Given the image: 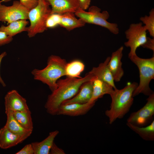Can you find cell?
I'll use <instances>...</instances> for the list:
<instances>
[{
	"instance_id": "6da1fadb",
	"label": "cell",
	"mask_w": 154,
	"mask_h": 154,
	"mask_svg": "<svg viewBox=\"0 0 154 154\" xmlns=\"http://www.w3.org/2000/svg\"><path fill=\"white\" fill-rule=\"evenodd\" d=\"M92 76L88 72L83 78L67 77L58 80L57 88L48 97L44 107L47 112L52 115H57L58 109L64 101L74 96L78 92L82 84L91 80Z\"/></svg>"
},
{
	"instance_id": "7a4b0ae2",
	"label": "cell",
	"mask_w": 154,
	"mask_h": 154,
	"mask_svg": "<svg viewBox=\"0 0 154 154\" xmlns=\"http://www.w3.org/2000/svg\"><path fill=\"white\" fill-rule=\"evenodd\" d=\"M138 85L135 82H129L122 89H114L110 95L111 98L110 109L105 112L110 124L117 119L122 118L128 112L133 103V92Z\"/></svg>"
},
{
	"instance_id": "3957f363",
	"label": "cell",
	"mask_w": 154,
	"mask_h": 154,
	"mask_svg": "<svg viewBox=\"0 0 154 154\" xmlns=\"http://www.w3.org/2000/svg\"><path fill=\"white\" fill-rule=\"evenodd\" d=\"M67 62L59 56L52 55L48 57L46 66L42 69H33L31 72L35 80L47 85L52 92L57 87V81L61 77L66 76Z\"/></svg>"
},
{
	"instance_id": "277c9868",
	"label": "cell",
	"mask_w": 154,
	"mask_h": 154,
	"mask_svg": "<svg viewBox=\"0 0 154 154\" xmlns=\"http://www.w3.org/2000/svg\"><path fill=\"white\" fill-rule=\"evenodd\" d=\"M137 67L139 76V84L134 91L133 97L142 93L149 96L153 92L149 87L151 81L154 79V56L143 58L136 54L128 57Z\"/></svg>"
},
{
	"instance_id": "5b68a950",
	"label": "cell",
	"mask_w": 154,
	"mask_h": 154,
	"mask_svg": "<svg viewBox=\"0 0 154 154\" xmlns=\"http://www.w3.org/2000/svg\"><path fill=\"white\" fill-rule=\"evenodd\" d=\"M46 0H38L37 5L30 10L28 19L30 25L27 27V35L29 38L35 36L47 30L46 23L51 14V8Z\"/></svg>"
},
{
	"instance_id": "8992f818",
	"label": "cell",
	"mask_w": 154,
	"mask_h": 154,
	"mask_svg": "<svg viewBox=\"0 0 154 154\" xmlns=\"http://www.w3.org/2000/svg\"><path fill=\"white\" fill-rule=\"evenodd\" d=\"M75 15L82 19L86 23H88L100 26L108 29L111 33L117 35L119 30L117 25L110 23L107 21L110 14L106 11L101 12V9L95 6H92L86 11L80 8L74 13Z\"/></svg>"
},
{
	"instance_id": "52a82bcc",
	"label": "cell",
	"mask_w": 154,
	"mask_h": 154,
	"mask_svg": "<svg viewBox=\"0 0 154 154\" xmlns=\"http://www.w3.org/2000/svg\"><path fill=\"white\" fill-rule=\"evenodd\" d=\"M146 32L141 22L131 24L125 31L126 37L128 40L124 43V45L130 48L128 57L136 54L137 48L145 42L147 38Z\"/></svg>"
},
{
	"instance_id": "ba28073f",
	"label": "cell",
	"mask_w": 154,
	"mask_h": 154,
	"mask_svg": "<svg viewBox=\"0 0 154 154\" xmlns=\"http://www.w3.org/2000/svg\"><path fill=\"white\" fill-rule=\"evenodd\" d=\"M30 10L23 5L19 1H15L12 5L7 6L0 3V21L11 23L20 20L28 19Z\"/></svg>"
},
{
	"instance_id": "9c48e42d",
	"label": "cell",
	"mask_w": 154,
	"mask_h": 154,
	"mask_svg": "<svg viewBox=\"0 0 154 154\" xmlns=\"http://www.w3.org/2000/svg\"><path fill=\"white\" fill-rule=\"evenodd\" d=\"M145 105L138 111L132 113L127 122L134 125L143 127L151 121L154 114V93L148 96Z\"/></svg>"
},
{
	"instance_id": "30bf717a",
	"label": "cell",
	"mask_w": 154,
	"mask_h": 154,
	"mask_svg": "<svg viewBox=\"0 0 154 154\" xmlns=\"http://www.w3.org/2000/svg\"><path fill=\"white\" fill-rule=\"evenodd\" d=\"M4 99L5 113L15 111L25 112L29 110L26 99L16 90L8 92Z\"/></svg>"
},
{
	"instance_id": "8fae6325",
	"label": "cell",
	"mask_w": 154,
	"mask_h": 154,
	"mask_svg": "<svg viewBox=\"0 0 154 154\" xmlns=\"http://www.w3.org/2000/svg\"><path fill=\"white\" fill-rule=\"evenodd\" d=\"M123 50V47L121 46L113 52L108 64V68L114 82L120 81L124 75L121 61Z\"/></svg>"
},
{
	"instance_id": "7c38bea8",
	"label": "cell",
	"mask_w": 154,
	"mask_h": 154,
	"mask_svg": "<svg viewBox=\"0 0 154 154\" xmlns=\"http://www.w3.org/2000/svg\"><path fill=\"white\" fill-rule=\"evenodd\" d=\"M94 104L88 102L84 104L74 103L61 104L58 109L57 115L72 117L84 115L88 112Z\"/></svg>"
},
{
	"instance_id": "4fadbf2b",
	"label": "cell",
	"mask_w": 154,
	"mask_h": 154,
	"mask_svg": "<svg viewBox=\"0 0 154 154\" xmlns=\"http://www.w3.org/2000/svg\"><path fill=\"white\" fill-rule=\"evenodd\" d=\"M51 6V14L75 13L80 8L78 0H46Z\"/></svg>"
},
{
	"instance_id": "5bb4252c",
	"label": "cell",
	"mask_w": 154,
	"mask_h": 154,
	"mask_svg": "<svg viewBox=\"0 0 154 154\" xmlns=\"http://www.w3.org/2000/svg\"><path fill=\"white\" fill-rule=\"evenodd\" d=\"M26 139L10 131L5 126L0 129V148L9 149L22 143Z\"/></svg>"
},
{
	"instance_id": "9a60e30c",
	"label": "cell",
	"mask_w": 154,
	"mask_h": 154,
	"mask_svg": "<svg viewBox=\"0 0 154 154\" xmlns=\"http://www.w3.org/2000/svg\"><path fill=\"white\" fill-rule=\"evenodd\" d=\"M93 92V80H92L83 83L77 93L74 96L64 101L62 104L74 103H86L90 101L92 98Z\"/></svg>"
},
{
	"instance_id": "2e32d148",
	"label": "cell",
	"mask_w": 154,
	"mask_h": 154,
	"mask_svg": "<svg viewBox=\"0 0 154 154\" xmlns=\"http://www.w3.org/2000/svg\"><path fill=\"white\" fill-rule=\"evenodd\" d=\"M110 57L107 58L104 61L100 63L98 66L93 67L89 72L92 76V78L100 79L112 86L114 89L116 88L112 75L108 68V64Z\"/></svg>"
},
{
	"instance_id": "e0dca14e",
	"label": "cell",
	"mask_w": 154,
	"mask_h": 154,
	"mask_svg": "<svg viewBox=\"0 0 154 154\" xmlns=\"http://www.w3.org/2000/svg\"><path fill=\"white\" fill-rule=\"evenodd\" d=\"M93 92L90 103L95 104L96 101L105 95H110L114 90L113 87L107 82L96 78H93Z\"/></svg>"
},
{
	"instance_id": "ac0fdd59",
	"label": "cell",
	"mask_w": 154,
	"mask_h": 154,
	"mask_svg": "<svg viewBox=\"0 0 154 154\" xmlns=\"http://www.w3.org/2000/svg\"><path fill=\"white\" fill-rule=\"evenodd\" d=\"M59 133L57 130L50 132L48 136L42 141L31 143L34 150V154H49L54 143V139Z\"/></svg>"
},
{
	"instance_id": "d6986e66",
	"label": "cell",
	"mask_w": 154,
	"mask_h": 154,
	"mask_svg": "<svg viewBox=\"0 0 154 154\" xmlns=\"http://www.w3.org/2000/svg\"><path fill=\"white\" fill-rule=\"evenodd\" d=\"M74 13L67 12L61 14L59 25L69 31L84 26L86 23L81 19H77Z\"/></svg>"
},
{
	"instance_id": "ffe728a7",
	"label": "cell",
	"mask_w": 154,
	"mask_h": 154,
	"mask_svg": "<svg viewBox=\"0 0 154 154\" xmlns=\"http://www.w3.org/2000/svg\"><path fill=\"white\" fill-rule=\"evenodd\" d=\"M29 21L26 20H20L13 22L7 26L0 27V31L5 33L7 35L13 37L17 34L27 31Z\"/></svg>"
},
{
	"instance_id": "44dd1931",
	"label": "cell",
	"mask_w": 154,
	"mask_h": 154,
	"mask_svg": "<svg viewBox=\"0 0 154 154\" xmlns=\"http://www.w3.org/2000/svg\"><path fill=\"white\" fill-rule=\"evenodd\" d=\"M5 114L7 120L4 126L12 132L23 136L26 139L31 135L33 131L23 127L14 118L13 112H8Z\"/></svg>"
},
{
	"instance_id": "7402d4cb",
	"label": "cell",
	"mask_w": 154,
	"mask_h": 154,
	"mask_svg": "<svg viewBox=\"0 0 154 154\" xmlns=\"http://www.w3.org/2000/svg\"><path fill=\"white\" fill-rule=\"evenodd\" d=\"M127 125L142 139L148 141L154 140V121L149 125L145 127H139L127 122Z\"/></svg>"
},
{
	"instance_id": "603a6c76",
	"label": "cell",
	"mask_w": 154,
	"mask_h": 154,
	"mask_svg": "<svg viewBox=\"0 0 154 154\" xmlns=\"http://www.w3.org/2000/svg\"><path fill=\"white\" fill-rule=\"evenodd\" d=\"M85 65L79 60H75L67 63L65 67L66 76L72 78H81L80 75L84 70Z\"/></svg>"
},
{
	"instance_id": "cb8c5ba5",
	"label": "cell",
	"mask_w": 154,
	"mask_h": 154,
	"mask_svg": "<svg viewBox=\"0 0 154 154\" xmlns=\"http://www.w3.org/2000/svg\"><path fill=\"white\" fill-rule=\"evenodd\" d=\"M13 114L16 120L23 127L33 131V123L30 110L25 112H13Z\"/></svg>"
},
{
	"instance_id": "d4e9b609",
	"label": "cell",
	"mask_w": 154,
	"mask_h": 154,
	"mask_svg": "<svg viewBox=\"0 0 154 154\" xmlns=\"http://www.w3.org/2000/svg\"><path fill=\"white\" fill-rule=\"evenodd\" d=\"M140 20L145 25L147 31H148L150 36L154 38V9H152L149 12V16L145 15L141 17Z\"/></svg>"
},
{
	"instance_id": "484cf974",
	"label": "cell",
	"mask_w": 154,
	"mask_h": 154,
	"mask_svg": "<svg viewBox=\"0 0 154 154\" xmlns=\"http://www.w3.org/2000/svg\"><path fill=\"white\" fill-rule=\"evenodd\" d=\"M61 14L53 13L50 15L48 18L46 23V27L48 28H53L59 25Z\"/></svg>"
},
{
	"instance_id": "4316f807",
	"label": "cell",
	"mask_w": 154,
	"mask_h": 154,
	"mask_svg": "<svg viewBox=\"0 0 154 154\" xmlns=\"http://www.w3.org/2000/svg\"><path fill=\"white\" fill-rule=\"evenodd\" d=\"M38 0H19L21 3L29 10L35 7L38 4Z\"/></svg>"
},
{
	"instance_id": "83f0119b",
	"label": "cell",
	"mask_w": 154,
	"mask_h": 154,
	"mask_svg": "<svg viewBox=\"0 0 154 154\" xmlns=\"http://www.w3.org/2000/svg\"><path fill=\"white\" fill-rule=\"evenodd\" d=\"M16 154H34V150L32 143L26 145Z\"/></svg>"
},
{
	"instance_id": "f1b7e54d",
	"label": "cell",
	"mask_w": 154,
	"mask_h": 154,
	"mask_svg": "<svg viewBox=\"0 0 154 154\" xmlns=\"http://www.w3.org/2000/svg\"><path fill=\"white\" fill-rule=\"evenodd\" d=\"M13 40V37L7 35L3 32L0 31V46L9 43Z\"/></svg>"
},
{
	"instance_id": "f546056e",
	"label": "cell",
	"mask_w": 154,
	"mask_h": 154,
	"mask_svg": "<svg viewBox=\"0 0 154 154\" xmlns=\"http://www.w3.org/2000/svg\"><path fill=\"white\" fill-rule=\"evenodd\" d=\"M141 46L144 48L149 49L154 52V38L147 37L145 42Z\"/></svg>"
},
{
	"instance_id": "4dcf8cb0",
	"label": "cell",
	"mask_w": 154,
	"mask_h": 154,
	"mask_svg": "<svg viewBox=\"0 0 154 154\" xmlns=\"http://www.w3.org/2000/svg\"><path fill=\"white\" fill-rule=\"evenodd\" d=\"M50 154H64L65 153L63 150L59 148L54 142L50 149Z\"/></svg>"
},
{
	"instance_id": "1f68e13d",
	"label": "cell",
	"mask_w": 154,
	"mask_h": 154,
	"mask_svg": "<svg viewBox=\"0 0 154 154\" xmlns=\"http://www.w3.org/2000/svg\"><path fill=\"white\" fill-rule=\"evenodd\" d=\"M91 1V0H78L80 8L86 10L89 7Z\"/></svg>"
},
{
	"instance_id": "d6a6232c",
	"label": "cell",
	"mask_w": 154,
	"mask_h": 154,
	"mask_svg": "<svg viewBox=\"0 0 154 154\" xmlns=\"http://www.w3.org/2000/svg\"><path fill=\"white\" fill-rule=\"evenodd\" d=\"M7 54V53L6 52H4L0 54V66L1 64V61L3 58ZM0 83L3 87H5L6 86V85L4 81L2 79L0 73Z\"/></svg>"
},
{
	"instance_id": "836d02e7",
	"label": "cell",
	"mask_w": 154,
	"mask_h": 154,
	"mask_svg": "<svg viewBox=\"0 0 154 154\" xmlns=\"http://www.w3.org/2000/svg\"><path fill=\"white\" fill-rule=\"evenodd\" d=\"M5 0H1V1H0V3H1L3 2H5Z\"/></svg>"
},
{
	"instance_id": "e575fe53",
	"label": "cell",
	"mask_w": 154,
	"mask_h": 154,
	"mask_svg": "<svg viewBox=\"0 0 154 154\" xmlns=\"http://www.w3.org/2000/svg\"><path fill=\"white\" fill-rule=\"evenodd\" d=\"M11 0H5V2H7L11 1Z\"/></svg>"
}]
</instances>
